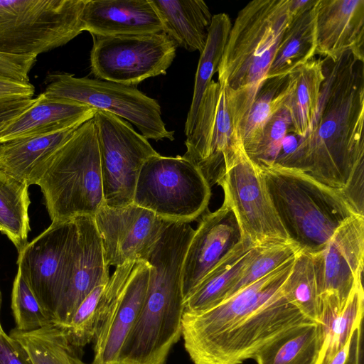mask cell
Masks as SVG:
<instances>
[{
  "mask_svg": "<svg viewBox=\"0 0 364 364\" xmlns=\"http://www.w3.org/2000/svg\"><path fill=\"white\" fill-rule=\"evenodd\" d=\"M294 258L210 309L183 313L181 337L193 364H242L277 339L316 323L282 289Z\"/></svg>",
  "mask_w": 364,
  "mask_h": 364,
  "instance_id": "cell-1",
  "label": "cell"
},
{
  "mask_svg": "<svg viewBox=\"0 0 364 364\" xmlns=\"http://www.w3.org/2000/svg\"><path fill=\"white\" fill-rule=\"evenodd\" d=\"M322 62L325 79L314 117L284 167L341 189L364 162V61L346 52Z\"/></svg>",
  "mask_w": 364,
  "mask_h": 364,
  "instance_id": "cell-2",
  "label": "cell"
},
{
  "mask_svg": "<svg viewBox=\"0 0 364 364\" xmlns=\"http://www.w3.org/2000/svg\"><path fill=\"white\" fill-rule=\"evenodd\" d=\"M194 230L188 223L172 222L150 252L145 300L123 344L119 364H166L181 337L182 267Z\"/></svg>",
  "mask_w": 364,
  "mask_h": 364,
  "instance_id": "cell-3",
  "label": "cell"
},
{
  "mask_svg": "<svg viewBox=\"0 0 364 364\" xmlns=\"http://www.w3.org/2000/svg\"><path fill=\"white\" fill-rule=\"evenodd\" d=\"M291 19L289 0H253L231 27L217 73L239 136Z\"/></svg>",
  "mask_w": 364,
  "mask_h": 364,
  "instance_id": "cell-4",
  "label": "cell"
},
{
  "mask_svg": "<svg viewBox=\"0 0 364 364\" xmlns=\"http://www.w3.org/2000/svg\"><path fill=\"white\" fill-rule=\"evenodd\" d=\"M277 214L290 240L301 250H321L336 229L356 215L340 189L307 173L279 166L260 168Z\"/></svg>",
  "mask_w": 364,
  "mask_h": 364,
  "instance_id": "cell-5",
  "label": "cell"
},
{
  "mask_svg": "<svg viewBox=\"0 0 364 364\" xmlns=\"http://www.w3.org/2000/svg\"><path fill=\"white\" fill-rule=\"evenodd\" d=\"M36 185L52 222L94 216L105 204L93 117L81 124L43 164Z\"/></svg>",
  "mask_w": 364,
  "mask_h": 364,
  "instance_id": "cell-6",
  "label": "cell"
},
{
  "mask_svg": "<svg viewBox=\"0 0 364 364\" xmlns=\"http://www.w3.org/2000/svg\"><path fill=\"white\" fill-rule=\"evenodd\" d=\"M86 0H0V53L38 55L83 31Z\"/></svg>",
  "mask_w": 364,
  "mask_h": 364,
  "instance_id": "cell-7",
  "label": "cell"
},
{
  "mask_svg": "<svg viewBox=\"0 0 364 364\" xmlns=\"http://www.w3.org/2000/svg\"><path fill=\"white\" fill-rule=\"evenodd\" d=\"M210 186L182 156L148 159L139 173L133 203L171 222L191 223L207 211Z\"/></svg>",
  "mask_w": 364,
  "mask_h": 364,
  "instance_id": "cell-8",
  "label": "cell"
},
{
  "mask_svg": "<svg viewBox=\"0 0 364 364\" xmlns=\"http://www.w3.org/2000/svg\"><path fill=\"white\" fill-rule=\"evenodd\" d=\"M45 96L73 100L96 110L113 114L136 127L147 139L174 140V131L166 127L161 106L135 86L69 73L50 74L46 78Z\"/></svg>",
  "mask_w": 364,
  "mask_h": 364,
  "instance_id": "cell-9",
  "label": "cell"
},
{
  "mask_svg": "<svg viewBox=\"0 0 364 364\" xmlns=\"http://www.w3.org/2000/svg\"><path fill=\"white\" fill-rule=\"evenodd\" d=\"M149 276L147 262L116 267L98 302L91 364H119L123 344L145 300Z\"/></svg>",
  "mask_w": 364,
  "mask_h": 364,
  "instance_id": "cell-10",
  "label": "cell"
},
{
  "mask_svg": "<svg viewBox=\"0 0 364 364\" xmlns=\"http://www.w3.org/2000/svg\"><path fill=\"white\" fill-rule=\"evenodd\" d=\"M91 36L90 69L96 79L135 86L165 75L176 57L177 46L164 32Z\"/></svg>",
  "mask_w": 364,
  "mask_h": 364,
  "instance_id": "cell-11",
  "label": "cell"
},
{
  "mask_svg": "<svg viewBox=\"0 0 364 364\" xmlns=\"http://www.w3.org/2000/svg\"><path fill=\"white\" fill-rule=\"evenodd\" d=\"M98 139L105 204L121 208L133 203L145 161L159 153L127 121L97 110L93 117Z\"/></svg>",
  "mask_w": 364,
  "mask_h": 364,
  "instance_id": "cell-12",
  "label": "cell"
},
{
  "mask_svg": "<svg viewBox=\"0 0 364 364\" xmlns=\"http://www.w3.org/2000/svg\"><path fill=\"white\" fill-rule=\"evenodd\" d=\"M76 238L75 218L52 222L18 252V272L52 321L69 280Z\"/></svg>",
  "mask_w": 364,
  "mask_h": 364,
  "instance_id": "cell-13",
  "label": "cell"
},
{
  "mask_svg": "<svg viewBox=\"0 0 364 364\" xmlns=\"http://www.w3.org/2000/svg\"><path fill=\"white\" fill-rule=\"evenodd\" d=\"M232 210L242 237L255 244L289 240L267 192L261 168L241 145L225 162L218 182Z\"/></svg>",
  "mask_w": 364,
  "mask_h": 364,
  "instance_id": "cell-14",
  "label": "cell"
},
{
  "mask_svg": "<svg viewBox=\"0 0 364 364\" xmlns=\"http://www.w3.org/2000/svg\"><path fill=\"white\" fill-rule=\"evenodd\" d=\"M182 156L203 173L210 186L218 183L225 164L242 145L229 111L224 89L212 80L207 87Z\"/></svg>",
  "mask_w": 364,
  "mask_h": 364,
  "instance_id": "cell-15",
  "label": "cell"
},
{
  "mask_svg": "<svg viewBox=\"0 0 364 364\" xmlns=\"http://www.w3.org/2000/svg\"><path fill=\"white\" fill-rule=\"evenodd\" d=\"M93 218L109 267L146 262L163 232L172 223L133 203L121 208L104 204Z\"/></svg>",
  "mask_w": 364,
  "mask_h": 364,
  "instance_id": "cell-16",
  "label": "cell"
},
{
  "mask_svg": "<svg viewBox=\"0 0 364 364\" xmlns=\"http://www.w3.org/2000/svg\"><path fill=\"white\" fill-rule=\"evenodd\" d=\"M320 296L333 293L343 301L362 282L364 258V216L344 221L323 248L311 254Z\"/></svg>",
  "mask_w": 364,
  "mask_h": 364,
  "instance_id": "cell-17",
  "label": "cell"
},
{
  "mask_svg": "<svg viewBox=\"0 0 364 364\" xmlns=\"http://www.w3.org/2000/svg\"><path fill=\"white\" fill-rule=\"evenodd\" d=\"M242 238L235 214L225 202L215 211L203 214L183 263L184 299Z\"/></svg>",
  "mask_w": 364,
  "mask_h": 364,
  "instance_id": "cell-18",
  "label": "cell"
},
{
  "mask_svg": "<svg viewBox=\"0 0 364 364\" xmlns=\"http://www.w3.org/2000/svg\"><path fill=\"white\" fill-rule=\"evenodd\" d=\"M77 238L69 280L52 322L66 324L84 299L109 279L101 237L93 216L75 218Z\"/></svg>",
  "mask_w": 364,
  "mask_h": 364,
  "instance_id": "cell-19",
  "label": "cell"
},
{
  "mask_svg": "<svg viewBox=\"0 0 364 364\" xmlns=\"http://www.w3.org/2000/svg\"><path fill=\"white\" fill-rule=\"evenodd\" d=\"M315 55L331 60L351 52L364 61V0H318Z\"/></svg>",
  "mask_w": 364,
  "mask_h": 364,
  "instance_id": "cell-20",
  "label": "cell"
},
{
  "mask_svg": "<svg viewBox=\"0 0 364 364\" xmlns=\"http://www.w3.org/2000/svg\"><path fill=\"white\" fill-rule=\"evenodd\" d=\"M83 31L105 36L163 32L151 0H86Z\"/></svg>",
  "mask_w": 364,
  "mask_h": 364,
  "instance_id": "cell-21",
  "label": "cell"
},
{
  "mask_svg": "<svg viewBox=\"0 0 364 364\" xmlns=\"http://www.w3.org/2000/svg\"><path fill=\"white\" fill-rule=\"evenodd\" d=\"M96 111L85 104L41 93L26 111L0 131V144L79 127L92 119Z\"/></svg>",
  "mask_w": 364,
  "mask_h": 364,
  "instance_id": "cell-22",
  "label": "cell"
},
{
  "mask_svg": "<svg viewBox=\"0 0 364 364\" xmlns=\"http://www.w3.org/2000/svg\"><path fill=\"white\" fill-rule=\"evenodd\" d=\"M321 314L317 323L319 352L316 364H328L361 326L364 313V291L362 282L342 301L333 293L321 295Z\"/></svg>",
  "mask_w": 364,
  "mask_h": 364,
  "instance_id": "cell-23",
  "label": "cell"
},
{
  "mask_svg": "<svg viewBox=\"0 0 364 364\" xmlns=\"http://www.w3.org/2000/svg\"><path fill=\"white\" fill-rule=\"evenodd\" d=\"M79 127L0 144V173L29 186L36 185L43 164Z\"/></svg>",
  "mask_w": 364,
  "mask_h": 364,
  "instance_id": "cell-24",
  "label": "cell"
},
{
  "mask_svg": "<svg viewBox=\"0 0 364 364\" xmlns=\"http://www.w3.org/2000/svg\"><path fill=\"white\" fill-rule=\"evenodd\" d=\"M162 23L163 32L188 51H203L212 14L202 0H151Z\"/></svg>",
  "mask_w": 364,
  "mask_h": 364,
  "instance_id": "cell-25",
  "label": "cell"
},
{
  "mask_svg": "<svg viewBox=\"0 0 364 364\" xmlns=\"http://www.w3.org/2000/svg\"><path fill=\"white\" fill-rule=\"evenodd\" d=\"M258 245L243 237L184 299V312L203 311L225 299Z\"/></svg>",
  "mask_w": 364,
  "mask_h": 364,
  "instance_id": "cell-26",
  "label": "cell"
},
{
  "mask_svg": "<svg viewBox=\"0 0 364 364\" xmlns=\"http://www.w3.org/2000/svg\"><path fill=\"white\" fill-rule=\"evenodd\" d=\"M317 1L304 13L292 17L283 33L267 77L287 75L315 55Z\"/></svg>",
  "mask_w": 364,
  "mask_h": 364,
  "instance_id": "cell-27",
  "label": "cell"
},
{
  "mask_svg": "<svg viewBox=\"0 0 364 364\" xmlns=\"http://www.w3.org/2000/svg\"><path fill=\"white\" fill-rule=\"evenodd\" d=\"M291 89L284 106L291 120V132L304 136L314 117L325 79L322 59L312 58L289 73Z\"/></svg>",
  "mask_w": 364,
  "mask_h": 364,
  "instance_id": "cell-28",
  "label": "cell"
},
{
  "mask_svg": "<svg viewBox=\"0 0 364 364\" xmlns=\"http://www.w3.org/2000/svg\"><path fill=\"white\" fill-rule=\"evenodd\" d=\"M9 336L25 350L32 364H87L82 349L73 346L55 323L31 331L16 328Z\"/></svg>",
  "mask_w": 364,
  "mask_h": 364,
  "instance_id": "cell-29",
  "label": "cell"
},
{
  "mask_svg": "<svg viewBox=\"0 0 364 364\" xmlns=\"http://www.w3.org/2000/svg\"><path fill=\"white\" fill-rule=\"evenodd\" d=\"M291 89L289 74L267 77L262 83L240 132V140L247 156L256 148L266 123L284 106Z\"/></svg>",
  "mask_w": 364,
  "mask_h": 364,
  "instance_id": "cell-30",
  "label": "cell"
},
{
  "mask_svg": "<svg viewBox=\"0 0 364 364\" xmlns=\"http://www.w3.org/2000/svg\"><path fill=\"white\" fill-rule=\"evenodd\" d=\"M231 27L228 14L220 13L213 16L206 43L200 53L196 73L193 98L185 123L186 136L193 130L203 95L218 70Z\"/></svg>",
  "mask_w": 364,
  "mask_h": 364,
  "instance_id": "cell-31",
  "label": "cell"
},
{
  "mask_svg": "<svg viewBox=\"0 0 364 364\" xmlns=\"http://www.w3.org/2000/svg\"><path fill=\"white\" fill-rule=\"evenodd\" d=\"M29 186L0 173V232L19 252L30 232Z\"/></svg>",
  "mask_w": 364,
  "mask_h": 364,
  "instance_id": "cell-32",
  "label": "cell"
},
{
  "mask_svg": "<svg viewBox=\"0 0 364 364\" xmlns=\"http://www.w3.org/2000/svg\"><path fill=\"white\" fill-rule=\"evenodd\" d=\"M317 324L301 328L274 341L255 358L256 364H316Z\"/></svg>",
  "mask_w": 364,
  "mask_h": 364,
  "instance_id": "cell-33",
  "label": "cell"
},
{
  "mask_svg": "<svg viewBox=\"0 0 364 364\" xmlns=\"http://www.w3.org/2000/svg\"><path fill=\"white\" fill-rule=\"evenodd\" d=\"M282 289L289 301L311 321L318 323L321 300L310 253L301 250L297 252Z\"/></svg>",
  "mask_w": 364,
  "mask_h": 364,
  "instance_id": "cell-34",
  "label": "cell"
},
{
  "mask_svg": "<svg viewBox=\"0 0 364 364\" xmlns=\"http://www.w3.org/2000/svg\"><path fill=\"white\" fill-rule=\"evenodd\" d=\"M299 250V246L290 240L259 244L255 255L242 271L226 298L279 268Z\"/></svg>",
  "mask_w": 364,
  "mask_h": 364,
  "instance_id": "cell-35",
  "label": "cell"
},
{
  "mask_svg": "<svg viewBox=\"0 0 364 364\" xmlns=\"http://www.w3.org/2000/svg\"><path fill=\"white\" fill-rule=\"evenodd\" d=\"M291 126L289 111L283 106L266 123L256 148L248 157L259 168L276 165Z\"/></svg>",
  "mask_w": 364,
  "mask_h": 364,
  "instance_id": "cell-36",
  "label": "cell"
},
{
  "mask_svg": "<svg viewBox=\"0 0 364 364\" xmlns=\"http://www.w3.org/2000/svg\"><path fill=\"white\" fill-rule=\"evenodd\" d=\"M11 309L16 329L18 331H31L52 323L50 317L18 271L13 284Z\"/></svg>",
  "mask_w": 364,
  "mask_h": 364,
  "instance_id": "cell-37",
  "label": "cell"
},
{
  "mask_svg": "<svg viewBox=\"0 0 364 364\" xmlns=\"http://www.w3.org/2000/svg\"><path fill=\"white\" fill-rule=\"evenodd\" d=\"M106 284L95 288L80 304L70 321L59 326L68 341L82 349L93 342L97 330V306Z\"/></svg>",
  "mask_w": 364,
  "mask_h": 364,
  "instance_id": "cell-38",
  "label": "cell"
},
{
  "mask_svg": "<svg viewBox=\"0 0 364 364\" xmlns=\"http://www.w3.org/2000/svg\"><path fill=\"white\" fill-rule=\"evenodd\" d=\"M36 57L0 53V79L28 83Z\"/></svg>",
  "mask_w": 364,
  "mask_h": 364,
  "instance_id": "cell-39",
  "label": "cell"
},
{
  "mask_svg": "<svg viewBox=\"0 0 364 364\" xmlns=\"http://www.w3.org/2000/svg\"><path fill=\"white\" fill-rule=\"evenodd\" d=\"M0 364H32L23 347L5 332L0 333Z\"/></svg>",
  "mask_w": 364,
  "mask_h": 364,
  "instance_id": "cell-40",
  "label": "cell"
},
{
  "mask_svg": "<svg viewBox=\"0 0 364 364\" xmlns=\"http://www.w3.org/2000/svg\"><path fill=\"white\" fill-rule=\"evenodd\" d=\"M35 98L18 99L0 102V131L26 111Z\"/></svg>",
  "mask_w": 364,
  "mask_h": 364,
  "instance_id": "cell-41",
  "label": "cell"
},
{
  "mask_svg": "<svg viewBox=\"0 0 364 364\" xmlns=\"http://www.w3.org/2000/svg\"><path fill=\"white\" fill-rule=\"evenodd\" d=\"M35 87L30 82L24 83L0 79V102L33 98Z\"/></svg>",
  "mask_w": 364,
  "mask_h": 364,
  "instance_id": "cell-42",
  "label": "cell"
},
{
  "mask_svg": "<svg viewBox=\"0 0 364 364\" xmlns=\"http://www.w3.org/2000/svg\"><path fill=\"white\" fill-rule=\"evenodd\" d=\"M1 292H0V309H1ZM3 332H4V331L2 328L1 321H0V333H3Z\"/></svg>",
  "mask_w": 364,
  "mask_h": 364,
  "instance_id": "cell-43",
  "label": "cell"
}]
</instances>
